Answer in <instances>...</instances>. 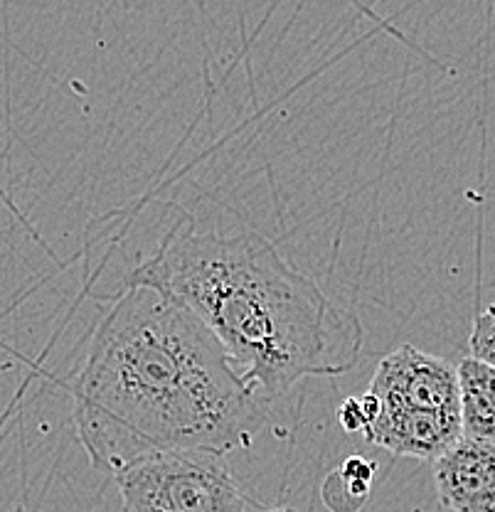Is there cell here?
<instances>
[{
  "label": "cell",
  "instance_id": "cell-1",
  "mask_svg": "<svg viewBox=\"0 0 495 512\" xmlns=\"http://www.w3.org/2000/svg\"><path fill=\"white\" fill-rule=\"evenodd\" d=\"M266 404L188 308L143 286L111 301L74 382L79 444L111 476L151 453L247 448Z\"/></svg>",
  "mask_w": 495,
  "mask_h": 512
},
{
  "label": "cell",
  "instance_id": "cell-2",
  "mask_svg": "<svg viewBox=\"0 0 495 512\" xmlns=\"http://www.w3.org/2000/svg\"><path fill=\"white\" fill-rule=\"evenodd\" d=\"M126 286L188 308L266 402L306 377H335L358 365L360 318L257 232H200L185 217Z\"/></svg>",
  "mask_w": 495,
  "mask_h": 512
},
{
  "label": "cell",
  "instance_id": "cell-3",
  "mask_svg": "<svg viewBox=\"0 0 495 512\" xmlns=\"http://www.w3.org/2000/svg\"><path fill=\"white\" fill-rule=\"evenodd\" d=\"M367 394L377 414L363 439L397 456L436 461L461 439L456 367L441 357L399 345L385 355Z\"/></svg>",
  "mask_w": 495,
  "mask_h": 512
},
{
  "label": "cell",
  "instance_id": "cell-4",
  "mask_svg": "<svg viewBox=\"0 0 495 512\" xmlns=\"http://www.w3.org/2000/svg\"><path fill=\"white\" fill-rule=\"evenodd\" d=\"M124 512H247L249 498L225 456L163 451L114 473Z\"/></svg>",
  "mask_w": 495,
  "mask_h": 512
},
{
  "label": "cell",
  "instance_id": "cell-5",
  "mask_svg": "<svg viewBox=\"0 0 495 512\" xmlns=\"http://www.w3.org/2000/svg\"><path fill=\"white\" fill-rule=\"evenodd\" d=\"M431 463L446 510L495 512V441L461 436Z\"/></svg>",
  "mask_w": 495,
  "mask_h": 512
},
{
  "label": "cell",
  "instance_id": "cell-6",
  "mask_svg": "<svg viewBox=\"0 0 495 512\" xmlns=\"http://www.w3.org/2000/svg\"><path fill=\"white\" fill-rule=\"evenodd\" d=\"M461 436L495 441V370L466 355L456 365Z\"/></svg>",
  "mask_w": 495,
  "mask_h": 512
},
{
  "label": "cell",
  "instance_id": "cell-7",
  "mask_svg": "<svg viewBox=\"0 0 495 512\" xmlns=\"http://www.w3.org/2000/svg\"><path fill=\"white\" fill-rule=\"evenodd\" d=\"M372 493V483L348 478L345 473L333 471L323 483V503L333 512H355L363 508Z\"/></svg>",
  "mask_w": 495,
  "mask_h": 512
},
{
  "label": "cell",
  "instance_id": "cell-8",
  "mask_svg": "<svg viewBox=\"0 0 495 512\" xmlns=\"http://www.w3.org/2000/svg\"><path fill=\"white\" fill-rule=\"evenodd\" d=\"M377 414V402L372 394H363V397H348L338 409V421L348 434H360L365 436V431L370 429L372 419Z\"/></svg>",
  "mask_w": 495,
  "mask_h": 512
},
{
  "label": "cell",
  "instance_id": "cell-9",
  "mask_svg": "<svg viewBox=\"0 0 495 512\" xmlns=\"http://www.w3.org/2000/svg\"><path fill=\"white\" fill-rule=\"evenodd\" d=\"M468 345H471V355L476 360L486 362V365H491L495 370V306L483 308L476 320H473Z\"/></svg>",
  "mask_w": 495,
  "mask_h": 512
},
{
  "label": "cell",
  "instance_id": "cell-10",
  "mask_svg": "<svg viewBox=\"0 0 495 512\" xmlns=\"http://www.w3.org/2000/svg\"><path fill=\"white\" fill-rule=\"evenodd\" d=\"M338 471L345 473V476H348V478L365 480V483H372V480H375L377 463L370 461V458H365V456H350V458H345L343 466H340Z\"/></svg>",
  "mask_w": 495,
  "mask_h": 512
},
{
  "label": "cell",
  "instance_id": "cell-11",
  "mask_svg": "<svg viewBox=\"0 0 495 512\" xmlns=\"http://www.w3.org/2000/svg\"><path fill=\"white\" fill-rule=\"evenodd\" d=\"M262 512H296V510H291V508H271V510H262Z\"/></svg>",
  "mask_w": 495,
  "mask_h": 512
}]
</instances>
